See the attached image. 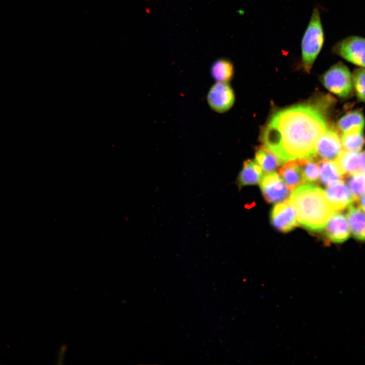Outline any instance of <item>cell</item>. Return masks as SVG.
<instances>
[{
	"mask_svg": "<svg viewBox=\"0 0 365 365\" xmlns=\"http://www.w3.org/2000/svg\"><path fill=\"white\" fill-rule=\"evenodd\" d=\"M272 225L278 230L288 232L297 227L299 222L296 210L290 200L275 205L271 214Z\"/></svg>",
	"mask_w": 365,
	"mask_h": 365,
	"instance_id": "8",
	"label": "cell"
},
{
	"mask_svg": "<svg viewBox=\"0 0 365 365\" xmlns=\"http://www.w3.org/2000/svg\"><path fill=\"white\" fill-rule=\"evenodd\" d=\"M335 161L343 175H351L360 172V152L342 150Z\"/></svg>",
	"mask_w": 365,
	"mask_h": 365,
	"instance_id": "15",
	"label": "cell"
},
{
	"mask_svg": "<svg viewBox=\"0 0 365 365\" xmlns=\"http://www.w3.org/2000/svg\"><path fill=\"white\" fill-rule=\"evenodd\" d=\"M347 185L355 200L357 199L365 193V174L359 172L351 175Z\"/></svg>",
	"mask_w": 365,
	"mask_h": 365,
	"instance_id": "22",
	"label": "cell"
},
{
	"mask_svg": "<svg viewBox=\"0 0 365 365\" xmlns=\"http://www.w3.org/2000/svg\"><path fill=\"white\" fill-rule=\"evenodd\" d=\"M360 172L365 174V151L360 152Z\"/></svg>",
	"mask_w": 365,
	"mask_h": 365,
	"instance_id": "24",
	"label": "cell"
},
{
	"mask_svg": "<svg viewBox=\"0 0 365 365\" xmlns=\"http://www.w3.org/2000/svg\"><path fill=\"white\" fill-rule=\"evenodd\" d=\"M302 168L305 182L308 184H316L319 179V165L314 160V158H304L298 159Z\"/></svg>",
	"mask_w": 365,
	"mask_h": 365,
	"instance_id": "20",
	"label": "cell"
},
{
	"mask_svg": "<svg viewBox=\"0 0 365 365\" xmlns=\"http://www.w3.org/2000/svg\"><path fill=\"white\" fill-rule=\"evenodd\" d=\"M325 193L335 211H340L349 208L355 200L349 188L342 180L328 185Z\"/></svg>",
	"mask_w": 365,
	"mask_h": 365,
	"instance_id": "10",
	"label": "cell"
},
{
	"mask_svg": "<svg viewBox=\"0 0 365 365\" xmlns=\"http://www.w3.org/2000/svg\"><path fill=\"white\" fill-rule=\"evenodd\" d=\"M341 142L343 150L350 152H360L365 143L363 132L342 134Z\"/></svg>",
	"mask_w": 365,
	"mask_h": 365,
	"instance_id": "21",
	"label": "cell"
},
{
	"mask_svg": "<svg viewBox=\"0 0 365 365\" xmlns=\"http://www.w3.org/2000/svg\"><path fill=\"white\" fill-rule=\"evenodd\" d=\"M279 174L291 192L305 183L302 169L298 159L285 162L280 168Z\"/></svg>",
	"mask_w": 365,
	"mask_h": 365,
	"instance_id": "12",
	"label": "cell"
},
{
	"mask_svg": "<svg viewBox=\"0 0 365 365\" xmlns=\"http://www.w3.org/2000/svg\"><path fill=\"white\" fill-rule=\"evenodd\" d=\"M210 73L211 77L215 81L228 82L233 76V64L228 59H218L212 63Z\"/></svg>",
	"mask_w": 365,
	"mask_h": 365,
	"instance_id": "18",
	"label": "cell"
},
{
	"mask_svg": "<svg viewBox=\"0 0 365 365\" xmlns=\"http://www.w3.org/2000/svg\"><path fill=\"white\" fill-rule=\"evenodd\" d=\"M289 199L299 224L311 231L322 230L335 211L325 191L313 184L296 188Z\"/></svg>",
	"mask_w": 365,
	"mask_h": 365,
	"instance_id": "2",
	"label": "cell"
},
{
	"mask_svg": "<svg viewBox=\"0 0 365 365\" xmlns=\"http://www.w3.org/2000/svg\"><path fill=\"white\" fill-rule=\"evenodd\" d=\"M327 128L326 119L320 110L300 104L273 115L262 139L264 145L283 164L293 160L314 158L317 142Z\"/></svg>",
	"mask_w": 365,
	"mask_h": 365,
	"instance_id": "1",
	"label": "cell"
},
{
	"mask_svg": "<svg viewBox=\"0 0 365 365\" xmlns=\"http://www.w3.org/2000/svg\"><path fill=\"white\" fill-rule=\"evenodd\" d=\"M325 228V234L332 242L341 243L347 240L350 231L346 216L341 213H334Z\"/></svg>",
	"mask_w": 365,
	"mask_h": 365,
	"instance_id": "11",
	"label": "cell"
},
{
	"mask_svg": "<svg viewBox=\"0 0 365 365\" xmlns=\"http://www.w3.org/2000/svg\"><path fill=\"white\" fill-rule=\"evenodd\" d=\"M324 42V33L319 8H314L301 41V62L305 71L309 72Z\"/></svg>",
	"mask_w": 365,
	"mask_h": 365,
	"instance_id": "3",
	"label": "cell"
},
{
	"mask_svg": "<svg viewBox=\"0 0 365 365\" xmlns=\"http://www.w3.org/2000/svg\"><path fill=\"white\" fill-rule=\"evenodd\" d=\"M320 180L325 186L342 180L343 175L335 161L321 160L319 164Z\"/></svg>",
	"mask_w": 365,
	"mask_h": 365,
	"instance_id": "17",
	"label": "cell"
},
{
	"mask_svg": "<svg viewBox=\"0 0 365 365\" xmlns=\"http://www.w3.org/2000/svg\"><path fill=\"white\" fill-rule=\"evenodd\" d=\"M256 161L266 173L274 171L281 164L278 158L264 145L256 152Z\"/></svg>",
	"mask_w": 365,
	"mask_h": 365,
	"instance_id": "19",
	"label": "cell"
},
{
	"mask_svg": "<svg viewBox=\"0 0 365 365\" xmlns=\"http://www.w3.org/2000/svg\"><path fill=\"white\" fill-rule=\"evenodd\" d=\"M346 217L353 237L365 241V212L358 207L351 205L348 208Z\"/></svg>",
	"mask_w": 365,
	"mask_h": 365,
	"instance_id": "16",
	"label": "cell"
},
{
	"mask_svg": "<svg viewBox=\"0 0 365 365\" xmlns=\"http://www.w3.org/2000/svg\"><path fill=\"white\" fill-rule=\"evenodd\" d=\"M365 120L360 110H356L345 114L339 120L337 127L342 134L363 132Z\"/></svg>",
	"mask_w": 365,
	"mask_h": 365,
	"instance_id": "13",
	"label": "cell"
},
{
	"mask_svg": "<svg viewBox=\"0 0 365 365\" xmlns=\"http://www.w3.org/2000/svg\"><path fill=\"white\" fill-rule=\"evenodd\" d=\"M260 186L265 200L269 203L284 201L291 192L282 177L274 172L267 173L260 181Z\"/></svg>",
	"mask_w": 365,
	"mask_h": 365,
	"instance_id": "6",
	"label": "cell"
},
{
	"mask_svg": "<svg viewBox=\"0 0 365 365\" xmlns=\"http://www.w3.org/2000/svg\"><path fill=\"white\" fill-rule=\"evenodd\" d=\"M342 150L341 136L333 128H327L319 138L315 157L321 160H335Z\"/></svg>",
	"mask_w": 365,
	"mask_h": 365,
	"instance_id": "9",
	"label": "cell"
},
{
	"mask_svg": "<svg viewBox=\"0 0 365 365\" xmlns=\"http://www.w3.org/2000/svg\"><path fill=\"white\" fill-rule=\"evenodd\" d=\"M321 82L328 91L342 98L351 97L354 92L352 75L341 62L334 64L324 72Z\"/></svg>",
	"mask_w": 365,
	"mask_h": 365,
	"instance_id": "4",
	"label": "cell"
},
{
	"mask_svg": "<svg viewBox=\"0 0 365 365\" xmlns=\"http://www.w3.org/2000/svg\"><path fill=\"white\" fill-rule=\"evenodd\" d=\"M207 101L210 107L214 112L225 113L234 103V93L228 82H216L209 90Z\"/></svg>",
	"mask_w": 365,
	"mask_h": 365,
	"instance_id": "7",
	"label": "cell"
},
{
	"mask_svg": "<svg viewBox=\"0 0 365 365\" xmlns=\"http://www.w3.org/2000/svg\"><path fill=\"white\" fill-rule=\"evenodd\" d=\"M332 52L346 61L365 68V38L359 36L345 38L333 46Z\"/></svg>",
	"mask_w": 365,
	"mask_h": 365,
	"instance_id": "5",
	"label": "cell"
},
{
	"mask_svg": "<svg viewBox=\"0 0 365 365\" xmlns=\"http://www.w3.org/2000/svg\"><path fill=\"white\" fill-rule=\"evenodd\" d=\"M354 92L357 98L365 102V68L355 69L352 74Z\"/></svg>",
	"mask_w": 365,
	"mask_h": 365,
	"instance_id": "23",
	"label": "cell"
},
{
	"mask_svg": "<svg viewBox=\"0 0 365 365\" xmlns=\"http://www.w3.org/2000/svg\"><path fill=\"white\" fill-rule=\"evenodd\" d=\"M263 171L256 161L247 160L243 163V167L237 178L236 184L240 188L257 184L263 177Z\"/></svg>",
	"mask_w": 365,
	"mask_h": 365,
	"instance_id": "14",
	"label": "cell"
},
{
	"mask_svg": "<svg viewBox=\"0 0 365 365\" xmlns=\"http://www.w3.org/2000/svg\"><path fill=\"white\" fill-rule=\"evenodd\" d=\"M359 205L361 209L365 212V194L361 196L359 200Z\"/></svg>",
	"mask_w": 365,
	"mask_h": 365,
	"instance_id": "25",
	"label": "cell"
}]
</instances>
